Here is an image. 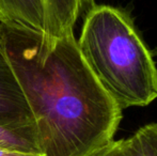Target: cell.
<instances>
[{
    "instance_id": "4",
    "label": "cell",
    "mask_w": 157,
    "mask_h": 156,
    "mask_svg": "<svg viewBox=\"0 0 157 156\" xmlns=\"http://www.w3.org/2000/svg\"><path fill=\"white\" fill-rule=\"evenodd\" d=\"M44 34L46 41L74 32L78 17L91 0H43Z\"/></svg>"
},
{
    "instance_id": "9",
    "label": "cell",
    "mask_w": 157,
    "mask_h": 156,
    "mask_svg": "<svg viewBox=\"0 0 157 156\" xmlns=\"http://www.w3.org/2000/svg\"><path fill=\"white\" fill-rule=\"evenodd\" d=\"M0 156H43V155L41 153L24 152V151L0 148Z\"/></svg>"
},
{
    "instance_id": "5",
    "label": "cell",
    "mask_w": 157,
    "mask_h": 156,
    "mask_svg": "<svg viewBox=\"0 0 157 156\" xmlns=\"http://www.w3.org/2000/svg\"><path fill=\"white\" fill-rule=\"evenodd\" d=\"M0 24L43 36V0H0Z\"/></svg>"
},
{
    "instance_id": "2",
    "label": "cell",
    "mask_w": 157,
    "mask_h": 156,
    "mask_svg": "<svg viewBox=\"0 0 157 156\" xmlns=\"http://www.w3.org/2000/svg\"><path fill=\"white\" fill-rule=\"evenodd\" d=\"M95 78L122 110L157 98V67L132 16L108 4L87 10L77 40Z\"/></svg>"
},
{
    "instance_id": "8",
    "label": "cell",
    "mask_w": 157,
    "mask_h": 156,
    "mask_svg": "<svg viewBox=\"0 0 157 156\" xmlns=\"http://www.w3.org/2000/svg\"><path fill=\"white\" fill-rule=\"evenodd\" d=\"M94 156H134L127 138L113 140Z\"/></svg>"
},
{
    "instance_id": "1",
    "label": "cell",
    "mask_w": 157,
    "mask_h": 156,
    "mask_svg": "<svg viewBox=\"0 0 157 156\" xmlns=\"http://www.w3.org/2000/svg\"><path fill=\"white\" fill-rule=\"evenodd\" d=\"M0 27L41 154L94 156L113 141L123 110L83 60L74 32L46 41L29 30Z\"/></svg>"
},
{
    "instance_id": "3",
    "label": "cell",
    "mask_w": 157,
    "mask_h": 156,
    "mask_svg": "<svg viewBox=\"0 0 157 156\" xmlns=\"http://www.w3.org/2000/svg\"><path fill=\"white\" fill-rule=\"evenodd\" d=\"M0 124L15 129H33V118L6 51L0 27Z\"/></svg>"
},
{
    "instance_id": "6",
    "label": "cell",
    "mask_w": 157,
    "mask_h": 156,
    "mask_svg": "<svg viewBox=\"0 0 157 156\" xmlns=\"http://www.w3.org/2000/svg\"><path fill=\"white\" fill-rule=\"evenodd\" d=\"M0 148L41 153L33 129H15L0 124Z\"/></svg>"
},
{
    "instance_id": "10",
    "label": "cell",
    "mask_w": 157,
    "mask_h": 156,
    "mask_svg": "<svg viewBox=\"0 0 157 156\" xmlns=\"http://www.w3.org/2000/svg\"><path fill=\"white\" fill-rule=\"evenodd\" d=\"M152 55H153V57H154V56H157V47H156V48H154V50L152 51Z\"/></svg>"
},
{
    "instance_id": "7",
    "label": "cell",
    "mask_w": 157,
    "mask_h": 156,
    "mask_svg": "<svg viewBox=\"0 0 157 156\" xmlns=\"http://www.w3.org/2000/svg\"><path fill=\"white\" fill-rule=\"evenodd\" d=\"M127 140L134 156H157V122L141 126Z\"/></svg>"
}]
</instances>
